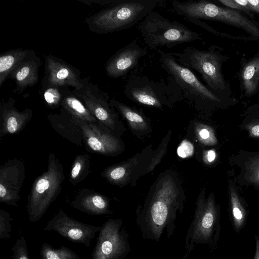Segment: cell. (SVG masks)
Listing matches in <instances>:
<instances>
[{
    "label": "cell",
    "mask_w": 259,
    "mask_h": 259,
    "mask_svg": "<svg viewBox=\"0 0 259 259\" xmlns=\"http://www.w3.org/2000/svg\"><path fill=\"white\" fill-rule=\"evenodd\" d=\"M185 200L184 188L177 172L168 169L160 174L136 210V222L142 238L159 241L165 234L170 238Z\"/></svg>",
    "instance_id": "cell-1"
},
{
    "label": "cell",
    "mask_w": 259,
    "mask_h": 259,
    "mask_svg": "<svg viewBox=\"0 0 259 259\" xmlns=\"http://www.w3.org/2000/svg\"><path fill=\"white\" fill-rule=\"evenodd\" d=\"M159 0H120L89 16L85 20L89 29L98 34H106L130 28L157 6Z\"/></svg>",
    "instance_id": "cell-2"
},
{
    "label": "cell",
    "mask_w": 259,
    "mask_h": 259,
    "mask_svg": "<svg viewBox=\"0 0 259 259\" xmlns=\"http://www.w3.org/2000/svg\"><path fill=\"white\" fill-rule=\"evenodd\" d=\"M160 66L180 90L183 98L200 111H211L222 105L220 96L204 85L190 69L178 63L171 53L158 50Z\"/></svg>",
    "instance_id": "cell-3"
},
{
    "label": "cell",
    "mask_w": 259,
    "mask_h": 259,
    "mask_svg": "<svg viewBox=\"0 0 259 259\" xmlns=\"http://www.w3.org/2000/svg\"><path fill=\"white\" fill-rule=\"evenodd\" d=\"M220 206L215 201L214 193L211 192L206 197L203 188L197 197L194 217L186 234L183 259H187L196 245L215 248L220 236Z\"/></svg>",
    "instance_id": "cell-4"
},
{
    "label": "cell",
    "mask_w": 259,
    "mask_h": 259,
    "mask_svg": "<svg viewBox=\"0 0 259 259\" xmlns=\"http://www.w3.org/2000/svg\"><path fill=\"white\" fill-rule=\"evenodd\" d=\"M176 13L195 24L201 20L218 21L240 28L251 36L259 38V25L242 12L221 7L205 0L180 2L173 1Z\"/></svg>",
    "instance_id": "cell-5"
},
{
    "label": "cell",
    "mask_w": 259,
    "mask_h": 259,
    "mask_svg": "<svg viewBox=\"0 0 259 259\" xmlns=\"http://www.w3.org/2000/svg\"><path fill=\"white\" fill-rule=\"evenodd\" d=\"M139 29L145 44L151 50L160 47L170 49L179 44L202 39L201 34L181 23L171 21L154 10L142 21Z\"/></svg>",
    "instance_id": "cell-6"
},
{
    "label": "cell",
    "mask_w": 259,
    "mask_h": 259,
    "mask_svg": "<svg viewBox=\"0 0 259 259\" xmlns=\"http://www.w3.org/2000/svg\"><path fill=\"white\" fill-rule=\"evenodd\" d=\"M64 179L62 163L51 153L47 170L35 179L28 196L26 208L30 222H36L44 215L61 193Z\"/></svg>",
    "instance_id": "cell-7"
},
{
    "label": "cell",
    "mask_w": 259,
    "mask_h": 259,
    "mask_svg": "<svg viewBox=\"0 0 259 259\" xmlns=\"http://www.w3.org/2000/svg\"><path fill=\"white\" fill-rule=\"evenodd\" d=\"M171 54L180 65L197 72L206 85L219 95L227 90V82L222 72L225 56L217 47L211 46L207 50L188 47L182 52Z\"/></svg>",
    "instance_id": "cell-8"
},
{
    "label": "cell",
    "mask_w": 259,
    "mask_h": 259,
    "mask_svg": "<svg viewBox=\"0 0 259 259\" xmlns=\"http://www.w3.org/2000/svg\"><path fill=\"white\" fill-rule=\"evenodd\" d=\"M168 83L155 81L148 76H136L125 84L124 93L131 101L143 106L163 109L172 108L184 100L178 87L169 77Z\"/></svg>",
    "instance_id": "cell-9"
},
{
    "label": "cell",
    "mask_w": 259,
    "mask_h": 259,
    "mask_svg": "<svg viewBox=\"0 0 259 259\" xmlns=\"http://www.w3.org/2000/svg\"><path fill=\"white\" fill-rule=\"evenodd\" d=\"M73 93L83 102L97 120L114 134L120 137L126 131L119 113L111 104L107 93L84 78L83 87Z\"/></svg>",
    "instance_id": "cell-10"
},
{
    "label": "cell",
    "mask_w": 259,
    "mask_h": 259,
    "mask_svg": "<svg viewBox=\"0 0 259 259\" xmlns=\"http://www.w3.org/2000/svg\"><path fill=\"white\" fill-rule=\"evenodd\" d=\"M131 250L129 234L120 219H110L101 226L92 259H126Z\"/></svg>",
    "instance_id": "cell-11"
},
{
    "label": "cell",
    "mask_w": 259,
    "mask_h": 259,
    "mask_svg": "<svg viewBox=\"0 0 259 259\" xmlns=\"http://www.w3.org/2000/svg\"><path fill=\"white\" fill-rule=\"evenodd\" d=\"M153 152L150 145L128 159L107 167L100 175L109 183L120 187L130 183L134 186L141 176L148 174Z\"/></svg>",
    "instance_id": "cell-12"
},
{
    "label": "cell",
    "mask_w": 259,
    "mask_h": 259,
    "mask_svg": "<svg viewBox=\"0 0 259 259\" xmlns=\"http://www.w3.org/2000/svg\"><path fill=\"white\" fill-rule=\"evenodd\" d=\"M75 119L82 130L83 143L88 151L104 156H114L124 150L125 146L121 137L99 122L88 123Z\"/></svg>",
    "instance_id": "cell-13"
},
{
    "label": "cell",
    "mask_w": 259,
    "mask_h": 259,
    "mask_svg": "<svg viewBox=\"0 0 259 259\" xmlns=\"http://www.w3.org/2000/svg\"><path fill=\"white\" fill-rule=\"evenodd\" d=\"M101 226H95L76 221L68 215L63 209L49 222L45 231H54L60 236L75 243L83 244L90 247L91 240L99 232Z\"/></svg>",
    "instance_id": "cell-14"
},
{
    "label": "cell",
    "mask_w": 259,
    "mask_h": 259,
    "mask_svg": "<svg viewBox=\"0 0 259 259\" xmlns=\"http://www.w3.org/2000/svg\"><path fill=\"white\" fill-rule=\"evenodd\" d=\"M45 74L42 87L54 86L62 88L72 87L79 90L84 83L80 71L73 66L53 55L45 56Z\"/></svg>",
    "instance_id": "cell-15"
},
{
    "label": "cell",
    "mask_w": 259,
    "mask_h": 259,
    "mask_svg": "<svg viewBox=\"0 0 259 259\" xmlns=\"http://www.w3.org/2000/svg\"><path fill=\"white\" fill-rule=\"evenodd\" d=\"M25 177L24 162L16 158L6 161L0 167V202L16 206Z\"/></svg>",
    "instance_id": "cell-16"
},
{
    "label": "cell",
    "mask_w": 259,
    "mask_h": 259,
    "mask_svg": "<svg viewBox=\"0 0 259 259\" xmlns=\"http://www.w3.org/2000/svg\"><path fill=\"white\" fill-rule=\"evenodd\" d=\"M148 54L147 47H141L135 39L112 55L105 64L107 75L118 78L136 68L140 60Z\"/></svg>",
    "instance_id": "cell-17"
},
{
    "label": "cell",
    "mask_w": 259,
    "mask_h": 259,
    "mask_svg": "<svg viewBox=\"0 0 259 259\" xmlns=\"http://www.w3.org/2000/svg\"><path fill=\"white\" fill-rule=\"evenodd\" d=\"M231 166L239 170L233 180L240 188L252 186L259 192V151L240 150L229 158Z\"/></svg>",
    "instance_id": "cell-18"
},
{
    "label": "cell",
    "mask_w": 259,
    "mask_h": 259,
    "mask_svg": "<svg viewBox=\"0 0 259 259\" xmlns=\"http://www.w3.org/2000/svg\"><path fill=\"white\" fill-rule=\"evenodd\" d=\"M15 100L10 98L2 99L0 104V139L8 134L21 132L33 116L32 110L26 108L19 111L15 106Z\"/></svg>",
    "instance_id": "cell-19"
},
{
    "label": "cell",
    "mask_w": 259,
    "mask_h": 259,
    "mask_svg": "<svg viewBox=\"0 0 259 259\" xmlns=\"http://www.w3.org/2000/svg\"><path fill=\"white\" fill-rule=\"evenodd\" d=\"M41 65L40 58L34 51L31 50L8 77L15 82V94H21L28 87H32L37 83Z\"/></svg>",
    "instance_id": "cell-20"
},
{
    "label": "cell",
    "mask_w": 259,
    "mask_h": 259,
    "mask_svg": "<svg viewBox=\"0 0 259 259\" xmlns=\"http://www.w3.org/2000/svg\"><path fill=\"white\" fill-rule=\"evenodd\" d=\"M70 205L80 211L93 215L111 214L108 198L94 191L80 190L70 203Z\"/></svg>",
    "instance_id": "cell-21"
},
{
    "label": "cell",
    "mask_w": 259,
    "mask_h": 259,
    "mask_svg": "<svg viewBox=\"0 0 259 259\" xmlns=\"http://www.w3.org/2000/svg\"><path fill=\"white\" fill-rule=\"evenodd\" d=\"M52 128L61 136L78 146L82 145V130L75 118L63 108L59 114L47 116Z\"/></svg>",
    "instance_id": "cell-22"
},
{
    "label": "cell",
    "mask_w": 259,
    "mask_h": 259,
    "mask_svg": "<svg viewBox=\"0 0 259 259\" xmlns=\"http://www.w3.org/2000/svg\"><path fill=\"white\" fill-rule=\"evenodd\" d=\"M110 103L137 137L141 138L152 132L150 120L146 116L142 110L130 106L115 99L110 100Z\"/></svg>",
    "instance_id": "cell-23"
},
{
    "label": "cell",
    "mask_w": 259,
    "mask_h": 259,
    "mask_svg": "<svg viewBox=\"0 0 259 259\" xmlns=\"http://www.w3.org/2000/svg\"><path fill=\"white\" fill-rule=\"evenodd\" d=\"M227 193L231 223L235 231L239 233L247 221L248 214L247 204L239 193L233 179H228Z\"/></svg>",
    "instance_id": "cell-24"
},
{
    "label": "cell",
    "mask_w": 259,
    "mask_h": 259,
    "mask_svg": "<svg viewBox=\"0 0 259 259\" xmlns=\"http://www.w3.org/2000/svg\"><path fill=\"white\" fill-rule=\"evenodd\" d=\"M242 96L250 98L259 91V53L247 60L241 61L238 73Z\"/></svg>",
    "instance_id": "cell-25"
},
{
    "label": "cell",
    "mask_w": 259,
    "mask_h": 259,
    "mask_svg": "<svg viewBox=\"0 0 259 259\" xmlns=\"http://www.w3.org/2000/svg\"><path fill=\"white\" fill-rule=\"evenodd\" d=\"M62 92L61 108L79 120L88 123L99 122L72 91H70L68 88H63Z\"/></svg>",
    "instance_id": "cell-26"
},
{
    "label": "cell",
    "mask_w": 259,
    "mask_h": 259,
    "mask_svg": "<svg viewBox=\"0 0 259 259\" xmlns=\"http://www.w3.org/2000/svg\"><path fill=\"white\" fill-rule=\"evenodd\" d=\"M31 50L15 49L0 55V88L18 65L28 55Z\"/></svg>",
    "instance_id": "cell-27"
},
{
    "label": "cell",
    "mask_w": 259,
    "mask_h": 259,
    "mask_svg": "<svg viewBox=\"0 0 259 259\" xmlns=\"http://www.w3.org/2000/svg\"><path fill=\"white\" fill-rule=\"evenodd\" d=\"M243 119L239 127L245 131L248 137L259 138V104L249 106L241 115Z\"/></svg>",
    "instance_id": "cell-28"
},
{
    "label": "cell",
    "mask_w": 259,
    "mask_h": 259,
    "mask_svg": "<svg viewBox=\"0 0 259 259\" xmlns=\"http://www.w3.org/2000/svg\"><path fill=\"white\" fill-rule=\"evenodd\" d=\"M90 157L88 154H78L74 158L69 181L76 185L85 179L90 173Z\"/></svg>",
    "instance_id": "cell-29"
},
{
    "label": "cell",
    "mask_w": 259,
    "mask_h": 259,
    "mask_svg": "<svg viewBox=\"0 0 259 259\" xmlns=\"http://www.w3.org/2000/svg\"><path fill=\"white\" fill-rule=\"evenodd\" d=\"M40 253L41 259H81L74 251L65 246L55 248L46 242L42 244Z\"/></svg>",
    "instance_id": "cell-30"
},
{
    "label": "cell",
    "mask_w": 259,
    "mask_h": 259,
    "mask_svg": "<svg viewBox=\"0 0 259 259\" xmlns=\"http://www.w3.org/2000/svg\"><path fill=\"white\" fill-rule=\"evenodd\" d=\"M226 7L247 13L249 17L254 13L259 15V0H218Z\"/></svg>",
    "instance_id": "cell-31"
},
{
    "label": "cell",
    "mask_w": 259,
    "mask_h": 259,
    "mask_svg": "<svg viewBox=\"0 0 259 259\" xmlns=\"http://www.w3.org/2000/svg\"><path fill=\"white\" fill-rule=\"evenodd\" d=\"M63 89L54 86L41 87V95L47 106L51 109L61 106L63 98Z\"/></svg>",
    "instance_id": "cell-32"
},
{
    "label": "cell",
    "mask_w": 259,
    "mask_h": 259,
    "mask_svg": "<svg viewBox=\"0 0 259 259\" xmlns=\"http://www.w3.org/2000/svg\"><path fill=\"white\" fill-rule=\"evenodd\" d=\"M172 132L169 131L162 140L160 144L155 151H154L152 158L148 170V173L153 170L156 166L159 164L166 153L167 146L170 140Z\"/></svg>",
    "instance_id": "cell-33"
},
{
    "label": "cell",
    "mask_w": 259,
    "mask_h": 259,
    "mask_svg": "<svg viewBox=\"0 0 259 259\" xmlns=\"http://www.w3.org/2000/svg\"><path fill=\"white\" fill-rule=\"evenodd\" d=\"M12 251L13 252L12 259H30L25 237L18 238L14 243Z\"/></svg>",
    "instance_id": "cell-34"
},
{
    "label": "cell",
    "mask_w": 259,
    "mask_h": 259,
    "mask_svg": "<svg viewBox=\"0 0 259 259\" xmlns=\"http://www.w3.org/2000/svg\"><path fill=\"white\" fill-rule=\"evenodd\" d=\"M13 219L8 212L0 209V239H8L11 237V222Z\"/></svg>",
    "instance_id": "cell-35"
},
{
    "label": "cell",
    "mask_w": 259,
    "mask_h": 259,
    "mask_svg": "<svg viewBox=\"0 0 259 259\" xmlns=\"http://www.w3.org/2000/svg\"><path fill=\"white\" fill-rule=\"evenodd\" d=\"M201 125L198 132L200 141L207 145H216L218 143V140L213 130L207 125L201 124Z\"/></svg>",
    "instance_id": "cell-36"
},
{
    "label": "cell",
    "mask_w": 259,
    "mask_h": 259,
    "mask_svg": "<svg viewBox=\"0 0 259 259\" xmlns=\"http://www.w3.org/2000/svg\"><path fill=\"white\" fill-rule=\"evenodd\" d=\"M194 151L193 145L187 140H183L177 149V154L181 158H185L193 155Z\"/></svg>",
    "instance_id": "cell-37"
},
{
    "label": "cell",
    "mask_w": 259,
    "mask_h": 259,
    "mask_svg": "<svg viewBox=\"0 0 259 259\" xmlns=\"http://www.w3.org/2000/svg\"><path fill=\"white\" fill-rule=\"evenodd\" d=\"M217 158V153L215 150L210 149L207 150L205 154L204 161L207 164L213 163Z\"/></svg>",
    "instance_id": "cell-38"
},
{
    "label": "cell",
    "mask_w": 259,
    "mask_h": 259,
    "mask_svg": "<svg viewBox=\"0 0 259 259\" xmlns=\"http://www.w3.org/2000/svg\"><path fill=\"white\" fill-rule=\"evenodd\" d=\"M255 249L253 259H259V237L255 235Z\"/></svg>",
    "instance_id": "cell-39"
}]
</instances>
